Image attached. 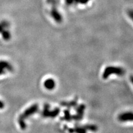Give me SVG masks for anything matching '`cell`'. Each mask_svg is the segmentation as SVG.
Segmentation results:
<instances>
[{
    "label": "cell",
    "instance_id": "obj_1",
    "mask_svg": "<svg viewBox=\"0 0 133 133\" xmlns=\"http://www.w3.org/2000/svg\"><path fill=\"white\" fill-rule=\"evenodd\" d=\"M38 110V105L37 104L32 105L30 107L27 109L24 110V111L22 114H21L18 119V122L19 125L22 130H25L26 129L27 125L26 122H25V119H27L30 117L32 115L34 114Z\"/></svg>",
    "mask_w": 133,
    "mask_h": 133
},
{
    "label": "cell",
    "instance_id": "obj_2",
    "mask_svg": "<svg viewBox=\"0 0 133 133\" xmlns=\"http://www.w3.org/2000/svg\"><path fill=\"white\" fill-rule=\"evenodd\" d=\"M47 2L52 5L51 15L53 19L57 23H61L62 21V17L56 7V0H47Z\"/></svg>",
    "mask_w": 133,
    "mask_h": 133
},
{
    "label": "cell",
    "instance_id": "obj_3",
    "mask_svg": "<svg viewBox=\"0 0 133 133\" xmlns=\"http://www.w3.org/2000/svg\"><path fill=\"white\" fill-rule=\"evenodd\" d=\"M124 70L120 67H114V66H108L106 68L103 74L104 79H107L110 75L115 74L118 76H122L124 74Z\"/></svg>",
    "mask_w": 133,
    "mask_h": 133
},
{
    "label": "cell",
    "instance_id": "obj_4",
    "mask_svg": "<svg viewBox=\"0 0 133 133\" xmlns=\"http://www.w3.org/2000/svg\"><path fill=\"white\" fill-rule=\"evenodd\" d=\"M14 70L13 66L6 61H0V75L6 73L7 71L12 72Z\"/></svg>",
    "mask_w": 133,
    "mask_h": 133
},
{
    "label": "cell",
    "instance_id": "obj_5",
    "mask_svg": "<svg viewBox=\"0 0 133 133\" xmlns=\"http://www.w3.org/2000/svg\"><path fill=\"white\" fill-rule=\"evenodd\" d=\"M59 113V109H56L52 111H49L48 110V107L45 106L44 110L42 111V116L44 117H55V116Z\"/></svg>",
    "mask_w": 133,
    "mask_h": 133
},
{
    "label": "cell",
    "instance_id": "obj_6",
    "mask_svg": "<svg viewBox=\"0 0 133 133\" xmlns=\"http://www.w3.org/2000/svg\"><path fill=\"white\" fill-rule=\"evenodd\" d=\"M119 120L120 122L133 121V113L132 112H127L119 115Z\"/></svg>",
    "mask_w": 133,
    "mask_h": 133
},
{
    "label": "cell",
    "instance_id": "obj_7",
    "mask_svg": "<svg viewBox=\"0 0 133 133\" xmlns=\"http://www.w3.org/2000/svg\"><path fill=\"white\" fill-rule=\"evenodd\" d=\"M44 86L48 90H52L55 88L56 86V83L53 79H47L44 82Z\"/></svg>",
    "mask_w": 133,
    "mask_h": 133
},
{
    "label": "cell",
    "instance_id": "obj_8",
    "mask_svg": "<svg viewBox=\"0 0 133 133\" xmlns=\"http://www.w3.org/2000/svg\"><path fill=\"white\" fill-rule=\"evenodd\" d=\"M1 33L4 41H8L11 38V33L10 31H8L7 29H5Z\"/></svg>",
    "mask_w": 133,
    "mask_h": 133
},
{
    "label": "cell",
    "instance_id": "obj_9",
    "mask_svg": "<svg viewBox=\"0 0 133 133\" xmlns=\"http://www.w3.org/2000/svg\"><path fill=\"white\" fill-rule=\"evenodd\" d=\"M70 132H76L77 133H86V130L84 128H75L73 129L70 130Z\"/></svg>",
    "mask_w": 133,
    "mask_h": 133
},
{
    "label": "cell",
    "instance_id": "obj_10",
    "mask_svg": "<svg viewBox=\"0 0 133 133\" xmlns=\"http://www.w3.org/2000/svg\"><path fill=\"white\" fill-rule=\"evenodd\" d=\"M80 0H65V3L67 5H72L73 4L79 3Z\"/></svg>",
    "mask_w": 133,
    "mask_h": 133
},
{
    "label": "cell",
    "instance_id": "obj_11",
    "mask_svg": "<svg viewBox=\"0 0 133 133\" xmlns=\"http://www.w3.org/2000/svg\"><path fill=\"white\" fill-rule=\"evenodd\" d=\"M0 23H1L2 26L5 29H7L10 27V23L6 20H2L1 22H0Z\"/></svg>",
    "mask_w": 133,
    "mask_h": 133
},
{
    "label": "cell",
    "instance_id": "obj_12",
    "mask_svg": "<svg viewBox=\"0 0 133 133\" xmlns=\"http://www.w3.org/2000/svg\"><path fill=\"white\" fill-rule=\"evenodd\" d=\"M127 14L129 18L133 21V10H129L128 11Z\"/></svg>",
    "mask_w": 133,
    "mask_h": 133
},
{
    "label": "cell",
    "instance_id": "obj_13",
    "mask_svg": "<svg viewBox=\"0 0 133 133\" xmlns=\"http://www.w3.org/2000/svg\"><path fill=\"white\" fill-rule=\"evenodd\" d=\"M89 1V0H80L79 3L83 4V5H85Z\"/></svg>",
    "mask_w": 133,
    "mask_h": 133
},
{
    "label": "cell",
    "instance_id": "obj_14",
    "mask_svg": "<svg viewBox=\"0 0 133 133\" xmlns=\"http://www.w3.org/2000/svg\"><path fill=\"white\" fill-rule=\"evenodd\" d=\"M4 107H5V104L3 103V102L0 101V109H3Z\"/></svg>",
    "mask_w": 133,
    "mask_h": 133
},
{
    "label": "cell",
    "instance_id": "obj_15",
    "mask_svg": "<svg viewBox=\"0 0 133 133\" xmlns=\"http://www.w3.org/2000/svg\"><path fill=\"white\" fill-rule=\"evenodd\" d=\"M4 30H5V28H4L3 27V26H2L1 23H0V33H1Z\"/></svg>",
    "mask_w": 133,
    "mask_h": 133
},
{
    "label": "cell",
    "instance_id": "obj_16",
    "mask_svg": "<svg viewBox=\"0 0 133 133\" xmlns=\"http://www.w3.org/2000/svg\"><path fill=\"white\" fill-rule=\"evenodd\" d=\"M130 81H131V83H132V85H133V76H131L130 77Z\"/></svg>",
    "mask_w": 133,
    "mask_h": 133
}]
</instances>
